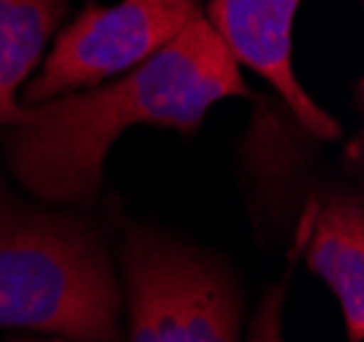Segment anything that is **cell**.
Returning <instances> with one entry per match:
<instances>
[{"instance_id": "6da1fadb", "label": "cell", "mask_w": 364, "mask_h": 342, "mask_svg": "<svg viewBox=\"0 0 364 342\" xmlns=\"http://www.w3.org/2000/svg\"><path fill=\"white\" fill-rule=\"evenodd\" d=\"M234 95H247L240 63L198 14L117 82L28 106V119L11 134V161L33 193L85 201L125 128L152 122L191 134L210 106Z\"/></svg>"}, {"instance_id": "7a4b0ae2", "label": "cell", "mask_w": 364, "mask_h": 342, "mask_svg": "<svg viewBox=\"0 0 364 342\" xmlns=\"http://www.w3.org/2000/svg\"><path fill=\"white\" fill-rule=\"evenodd\" d=\"M0 326L122 342L117 285L82 225L0 209Z\"/></svg>"}, {"instance_id": "3957f363", "label": "cell", "mask_w": 364, "mask_h": 342, "mask_svg": "<svg viewBox=\"0 0 364 342\" xmlns=\"http://www.w3.org/2000/svg\"><path fill=\"white\" fill-rule=\"evenodd\" d=\"M131 342H237L240 301L220 269L193 250L134 234L125 250Z\"/></svg>"}, {"instance_id": "277c9868", "label": "cell", "mask_w": 364, "mask_h": 342, "mask_svg": "<svg viewBox=\"0 0 364 342\" xmlns=\"http://www.w3.org/2000/svg\"><path fill=\"white\" fill-rule=\"evenodd\" d=\"M198 14V0H120L109 9H85L60 33L41 74L25 90L22 106L95 87L136 68Z\"/></svg>"}, {"instance_id": "5b68a950", "label": "cell", "mask_w": 364, "mask_h": 342, "mask_svg": "<svg viewBox=\"0 0 364 342\" xmlns=\"http://www.w3.org/2000/svg\"><path fill=\"white\" fill-rule=\"evenodd\" d=\"M299 3L302 0H213L207 22L237 63L253 68L283 95L304 131L334 139L340 134L337 122L307 95L291 65V30Z\"/></svg>"}, {"instance_id": "8992f818", "label": "cell", "mask_w": 364, "mask_h": 342, "mask_svg": "<svg viewBox=\"0 0 364 342\" xmlns=\"http://www.w3.org/2000/svg\"><path fill=\"white\" fill-rule=\"evenodd\" d=\"M307 267L334 291L348 340L364 334V212L353 198H337L321 212L307 247Z\"/></svg>"}, {"instance_id": "52a82bcc", "label": "cell", "mask_w": 364, "mask_h": 342, "mask_svg": "<svg viewBox=\"0 0 364 342\" xmlns=\"http://www.w3.org/2000/svg\"><path fill=\"white\" fill-rule=\"evenodd\" d=\"M63 11V0H0V128L28 119V106L14 98L16 87L36 68Z\"/></svg>"}, {"instance_id": "ba28073f", "label": "cell", "mask_w": 364, "mask_h": 342, "mask_svg": "<svg viewBox=\"0 0 364 342\" xmlns=\"http://www.w3.org/2000/svg\"><path fill=\"white\" fill-rule=\"evenodd\" d=\"M283 301H286V285H274L258 310L247 342H283Z\"/></svg>"}]
</instances>
